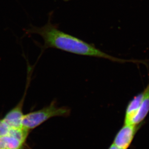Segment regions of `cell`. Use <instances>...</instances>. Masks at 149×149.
<instances>
[{"label":"cell","instance_id":"cell-2","mask_svg":"<svg viewBox=\"0 0 149 149\" xmlns=\"http://www.w3.org/2000/svg\"><path fill=\"white\" fill-rule=\"evenodd\" d=\"M69 111L68 109L57 107L55 103H52L48 107L24 115L22 120V127L28 130H33L50 118L68 116Z\"/></svg>","mask_w":149,"mask_h":149},{"label":"cell","instance_id":"cell-3","mask_svg":"<svg viewBox=\"0 0 149 149\" xmlns=\"http://www.w3.org/2000/svg\"><path fill=\"white\" fill-rule=\"evenodd\" d=\"M141 126V124H124L116 134L113 143L120 149H128Z\"/></svg>","mask_w":149,"mask_h":149},{"label":"cell","instance_id":"cell-9","mask_svg":"<svg viewBox=\"0 0 149 149\" xmlns=\"http://www.w3.org/2000/svg\"><path fill=\"white\" fill-rule=\"evenodd\" d=\"M108 149H121L120 148H118L116 146V145H114L113 144H112L110 145V146L109 147Z\"/></svg>","mask_w":149,"mask_h":149},{"label":"cell","instance_id":"cell-5","mask_svg":"<svg viewBox=\"0 0 149 149\" xmlns=\"http://www.w3.org/2000/svg\"><path fill=\"white\" fill-rule=\"evenodd\" d=\"M143 93L141 92L135 96L128 103L125 111L124 124H132L139 111L142 102Z\"/></svg>","mask_w":149,"mask_h":149},{"label":"cell","instance_id":"cell-1","mask_svg":"<svg viewBox=\"0 0 149 149\" xmlns=\"http://www.w3.org/2000/svg\"><path fill=\"white\" fill-rule=\"evenodd\" d=\"M52 16L53 12L49 14L47 22L42 27H36L31 25L28 28L25 30V34H38L44 40V44L41 46L39 45L42 51L41 54L43 53L48 48H53L76 55L108 59L119 63H144L142 61L116 58L77 37L61 31L58 29L56 25L51 22Z\"/></svg>","mask_w":149,"mask_h":149},{"label":"cell","instance_id":"cell-7","mask_svg":"<svg viewBox=\"0 0 149 149\" xmlns=\"http://www.w3.org/2000/svg\"><path fill=\"white\" fill-rule=\"evenodd\" d=\"M25 142L8 132L0 136V149H21Z\"/></svg>","mask_w":149,"mask_h":149},{"label":"cell","instance_id":"cell-6","mask_svg":"<svg viewBox=\"0 0 149 149\" xmlns=\"http://www.w3.org/2000/svg\"><path fill=\"white\" fill-rule=\"evenodd\" d=\"M142 102L138 114L134 119L132 124L141 125L149 112V83L143 91H142Z\"/></svg>","mask_w":149,"mask_h":149},{"label":"cell","instance_id":"cell-8","mask_svg":"<svg viewBox=\"0 0 149 149\" xmlns=\"http://www.w3.org/2000/svg\"><path fill=\"white\" fill-rule=\"evenodd\" d=\"M10 130V128L3 120H0V136L7 134Z\"/></svg>","mask_w":149,"mask_h":149},{"label":"cell","instance_id":"cell-4","mask_svg":"<svg viewBox=\"0 0 149 149\" xmlns=\"http://www.w3.org/2000/svg\"><path fill=\"white\" fill-rule=\"evenodd\" d=\"M22 100L2 119L9 128L17 129L22 127V120L24 116L22 112Z\"/></svg>","mask_w":149,"mask_h":149}]
</instances>
